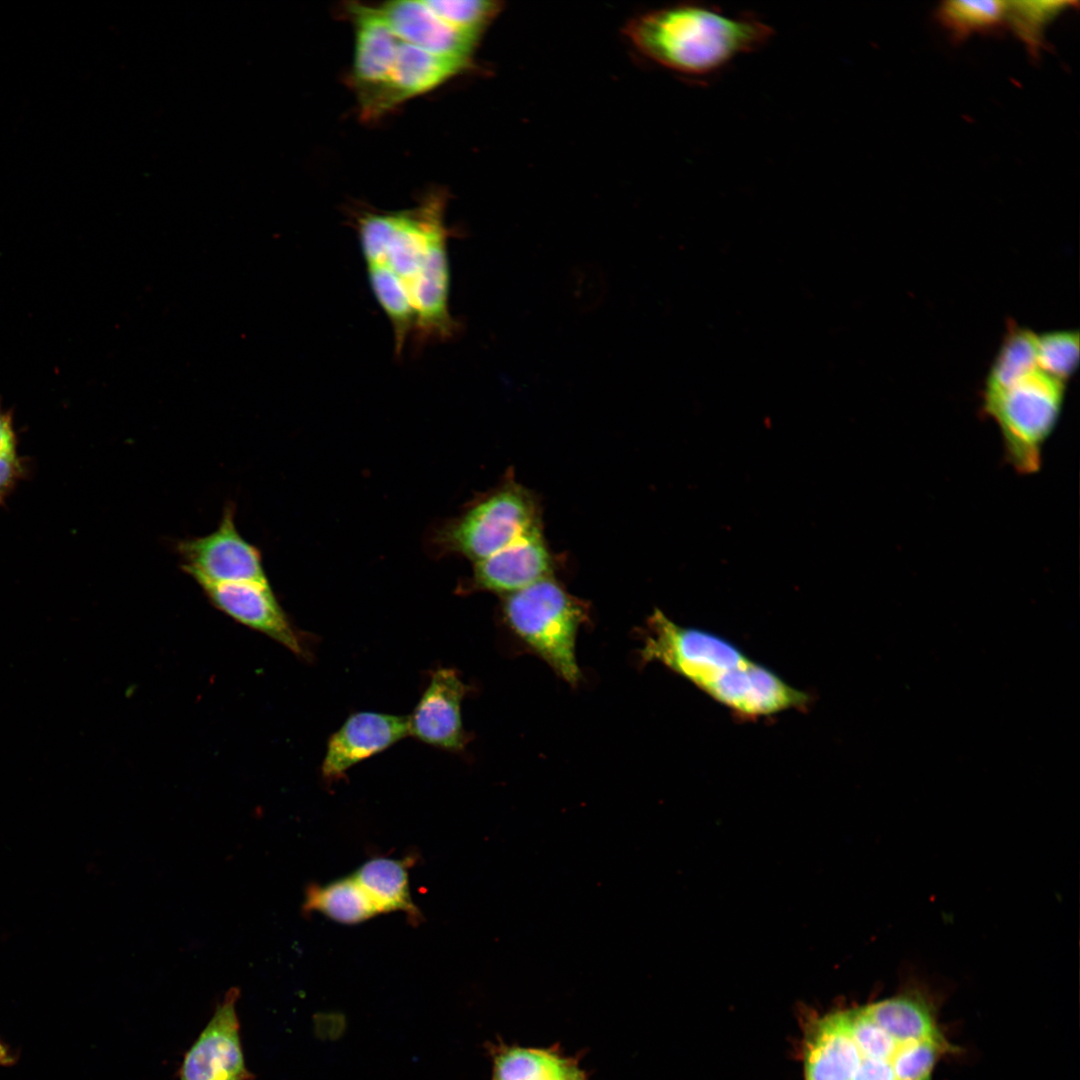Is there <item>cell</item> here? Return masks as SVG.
<instances>
[{
    "label": "cell",
    "instance_id": "6da1fadb",
    "mask_svg": "<svg viewBox=\"0 0 1080 1080\" xmlns=\"http://www.w3.org/2000/svg\"><path fill=\"white\" fill-rule=\"evenodd\" d=\"M640 656L643 663L663 664L746 720L806 709L811 702L808 693L792 687L730 641L678 625L659 609L648 617Z\"/></svg>",
    "mask_w": 1080,
    "mask_h": 1080
},
{
    "label": "cell",
    "instance_id": "7a4b0ae2",
    "mask_svg": "<svg viewBox=\"0 0 1080 1080\" xmlns=\"http://www.w3.org/2000/svg\"><path fill=\"white\" fill-rule=\"evenodd\" d=\"M625 34L658 65L687 76L708 77L766 46L774 32L757 16L681 3L634 18Z\"/></svg>",
    "mask_w": 1080,
    "mask_h": 1080
},
{
    "label": "cell",
    "instance_id": "3957f363",
    "mask_svg": "<svg viewBox=\"0 0 1080 1080\" xmlns=\"http://www.w3.org/2000/svg\"><path fill=\"white\" fill-rule=\"evenodd\" d=\"M446 202L445 193L436 190L412 208L365 211L356 219L366 265H378L390 271L412 305L414 293L428 270L448 259Z\"/></svg>",
    "mask_w": 1080,
    "mask_h": 1080
},
{
    "label": "cell",
    "instance_id": "277c9868",
    "mask_svg": "<svg viewBox=\"0 0 1080 1080\" xmlns=\"http://www.w3.org/2000/svg\"><path fill=\"white\" fill-rule=\"evenodd\" d=\"M505 623L563 680L576 685L581 671L576 639L588 618V608L551 576L505 595Z\"/></svg>",
    "mask_w": 1080,
    "mask_h": 1080
},
{
    "label": "cell",
    "instance_id": "5b68a950",
    "mask_svg": "<svg viewBox=\"0 0 1080 1080\" xmlns=\"http://www.w3.org/2000/svg\"><path fill=\"white\" fill-rule=\"evenodd\" d=\"M1065 385L1037 369L982 398L983 412L998 426L1008 462L1017 472L1039 470L1043 447L1061 415Z\"/></svg>",
    "mask_w": 1080,
    "mask_h": 1080
},
{
    "label": "cell",
    "instance_id": "8992f818",
    "mask_svg": "<svg viewBox=\"0 0 1080 1080\" xmlns=\"http://www.w3.org/2000/svg\"><path fill=\"white\" fill-rule=\"evenodd\" d=\"M538 527L535 496L510 480L445 526L438 538L447 550L477 563Z\"/></svg>",
    "mask_w": 1080,
    "mask_h": 1080
},
{
    "label": "cell",
    "instance_id": "52a82bcc",
    "mask_svg": "<svg viewBox=\"0 0 1080 1080\" xmlns=\"http://www.w3.org/2000/svg\"><path fill=\"white\" fill-rule=\"evenodd\" d=\"M233 505L216 530L178 543L183 570L196 583L268 582L260 551L238 532Z\"/></svg>",
    "mask_w": 1080,
    "mask_h": 1080
},
{
    "label": "cell",
    "instance_id": "ba28073f",
    "mask_svg": "<svg viewBox=\"0 0 1080 1080\" xmlns=\"http://www.w3.org/2000/svg\"><path fill=\"white\" fill-rule=\"evenodd\" d=\"M239 997L238 987L226 991L205 1027L185 1052L178 1071L180 1080L250 1079L237 1014Z\"/></svg>",
    "mask_w": 1080,
    "mask_h": 1080
},
{
    "label": "cell",
    "instance_id": "9c48e42d",
    "mask_svg": "<svg viewBox=\"0 0 1080 1080\" xmlns=\"http://www.w3.org/2000/svg\"><path fill=\"white\" fill-rule=\"evenodd\" d=\"M345 10L354 26L355 40L348 82L361 110L388 82L401 40L376 6L350 2Z\"/></svg>",
    "mask_w": 1080,
    "mask_h": 1080
},
{
    "label": "cell",
    "instance_id": "30bf717a",
    "mask_svg": "<svg viewBox=\"0 0 1080 1080\" xmlns=\"http://www.w3.org/2000/svg\"><path fill=\"white\" fill-rule=\"evenodd\" d=\"M210 602L237 622L276 640L303 656L299 633L279 605L269 582L238 581L198 584Z\"/></svg>",
    "mask_w": 1080,
    "mask_h": 1080
},
{
    "label": "cell",
    "instance_id": "8fae6325",
    "mask_svg": "<svg viewBox=\"0 0 1080 1080\" xmlns=\"http://www.w3.org/2000/svg\"><path fill=\"white\" fill-rule=\"evenodd\" d=\"M468 691L456 670H436L408 716L409 735L444 750H463L468 736L462 724L461 703Z\"/></svg>",
    "mask_w": 1080,
    "mask_h": 1080
},
{
    "label": "cell",
    "instance_id": "7c38bea8",
    "mask_svg": "<svg viewBox=\"0 0 1080 1080\" xmlns=\"http://www.w3.org/2000/svg\"><path fill=\"white\" fill-rule=\"evenodd\" d=\"M401 40V39H400ZM471 64L435 55L400 41L391 76L362 110L363 120H376L406 100L430 92L466 71Z\"/></svg>",
    "mask_w": 1080,
    "mask_h": 1080
},
{
    "label": "cell",
    "instance_id": "4fadbf2b",
    "mask_svg": "<svg viewBox=\"0 0 1080 1080\" xmlns=\"http://www.w3.org/2000/svg\"><path fill=\"white\" fill-rule=\"evenodd\" d=\"M407 735L408 717L370 711L351 714L328 739L322 775L327 780H336L352 766Z\"/></svg>",
    "mask_w": 1080,
    "mask_h": 1080
},
{
    "label": "cell",
    "instance_id": "5bb4252c",
    "mask_svg": "<svg viewBox=\"0 0 1080 1080\" xmlns=\"http://www.w3.org/2000/svg\"><path fill=\"white\" fill-rule=\"evenodd\" d=\"M376 7L402 41L435 55L472 64L480 39L446 24L424 0L388 1Z\"/></svg>",
    "mask_w": 1080,
    "mask_h": 1080
},
{
    "label": "cell",
    "instance_id": "9a60e30c",
    "mask_svg": "<svg viewBox=\"0 0 1080 1080\" xmlns=\"http://www.w3.org/2000/svg\"><path fill=\"white\" fill-rule=\"evenodd\" d=\"M551 573L552 557L538 527L475 563L472 585L478 590L507 595Z\"/></svg>",
    "mask_w": 1080,
    "mask_h": 1080
},
{
    "label": "cell",
    "instance_id": "2e32d148",
    "mask_svg": "<svg viewBox=\"0 0 1080 1080\" xmlns=\"http://www.w3.org/2000/svg\"><path fill=\"white\" fill-rule=\"evenodd\" d=\"M491 1080H589L575 1056L558 1046L544 1048L508 1045L490 1047Z\"/></svg>",
    "mask_w": 1080,
    "mask_h": 1080
},
{
    "label": "cell",
    "instance_id": "e0dca14e",
    "mask_svg": "<svg viewBox=\"0 0 1080 1080\" xmlns=\"http://www.w3.org/2000/svg\"><path fill=\"white\" fill-rule=\"evenodd\" d=\"M861 1059L844 1012L824 1017L813 1025L805 1048L807 1080H851Z\"/></svg>",
    "mask_w": 1080,
    "mask_h": 1080
},
{
    "label": "cell",
    "instance_id": "ac0fdd59",
    "mask_svg": "<svg viewBox=\"0 0 1080 1080\" xmlns=\"http://www.w3.org/2000/svg\"><path fill=\"white\" fill-rule=\"evenodd\" d=\"M898 1045L930 1040L946 1044L926 1001L915 994H903L862 1008Z\"/></svg>",
    "mask_w": 1080,
    "mask_h": 1080
},
{
    "label": "cell",
    "instance_id": "d6986e66",
    "mask_svg": "<svg viewBox=\"0 0 1080 1080\" xmlns=\"http://www.w3.org/2000/svg\"><path fill=\"white\" fill-rule=\"evenodd\" d=\"M409 860L373 858L361 865L352 877L364 890L378 913L403 912L417 922L420 912L409 892Z\"/></svg>",
    "mask_w": 1080,
    "mask_h": 1080
},
{
    "label": "cell",
    "instance_id": "ffe728a7",
    "mask_svg": "<svg viewBox=\"0 0 1080 1080\" xmlns=\"http://www.w3.org/2000/svg\"><path fill=\"white\" fill-rule=\"evenodd\" d=\"M1037 369V334L1009 321L986 375L982 398L1007 389Z\"/></svg>",
    "mask_w": 1080,
    "mask_h": 1080
},
{
    "label": "cell",
    "instance_id": "44dd1931",
    "mask_svg": "<svg viewBox=\"0 0 1080 1080\" xmlns=\"http://www.w3.org/2000/svg\"><path fill=\"white\" fill-rule=\"evenodd\" d=\"M305 895L304 912H319L339 923L357 924L379 914L352 876L326 885H311Z\"/></svg>",
    "mask_w": 1080,
    "mask_h": 1080
},
{
    "label": "cell",
    "instance_id": "7402d4cb",
    "mask_svg": "<svg viewBox=\"0 0 1080 1080\" xmlns=\"http://www.w3.org/2000/svg\"><path fill=\"white\" fill-rule=\"evenodd\" d=\"M366 266L374 296L391 323L395 353L400 354L409 336L415 333L416 315L413 305L390 271L378 265Z\"/></svg>",
    "mask_w": 1080,
    "mask_h": 1080
},
{
    "label": "cell",
    "instance_id": "603a6c76",
    "mask_svg": "<svg viewBox=\"0 0 1080 1080\" xmlns=\"http://www.w3.org/2000/svg\"><path fill=\"white\" fill-rule=\"evenodd\" d=\"M1006 15L1007 1L1001 0H950L937 10L941 24L957 39L995 29Z\"/></svg>",
    "mask_w": 1080,
    "mask_h": 1080
},
{
    "label": "cell",
    "instance_id": "cb8c5ba5",
    "mask_svg": "<svg viewBox=\"0 0 1080 1080\" xmlns=\"http://www.w3.org/2000/svg\"><path fill=\"white\" fill-rule=\"evenodd\" d=\"M1078 330L1058 329L1037 334L1038 369L1066 384L1079 364Z\"/></svg>",
    "mask_w": 1080,
    "mask_h": 1080
},
{
    "label": "cell",
    "instance_id": "d4e9b609",
    "mask_svg": "<svg viewBox=\"0 0 1080 1080\" xmlns=\"http://www.w3.org/2000/svg\"><path fill=\"white\" fill-rule=\"evenodd\" d=\"M424 1L446 24L479 39L502 9L501 2L490 0Z\"/></svg>",
    "mask_w": 1080,
    "mask_h": 1080
},
{
    "label": "cell",
    "instance_id": "484cf974",
    "mask_svg": "<svg viewBox=\"0 0 1080 1080\" xmlns=\"http://www.w3.org/2000/svg\"><path fill=\"white\" fill-rule=\"evenodd\" d=\"M1071 4L1067 1H1007L1006 21L1035 52L1041 47L1048 24Z\"/></svg>",
    "mask_w": 1080,
    "mask_h": 1080
},
{
    "label": "cell",
    "instance_id": "4316f807",
    "mask_svg": "<svg viewBox=\"0 0 1080 1080\" xmlns=\"http://www.w3.org/2000/svg\"><path fill=\"white\" fill-rule=\"evenodd\" d=\"M848 1031L862 1058L890 1061L898 1044L862 1010L844 1012Z\"/></svg>",
    "mask_w": 1080,
    "mask_h": 1080
},
{
    "label": "cell",
    "instance_id": "83f0119b",
    "mask_svg": "<svg viewBox=\"0 0 1080 1080\" xmlns=\"http://www.w3.org/2000/svg\"><path fill=\"white\" fill-rule=\"evenodd\" d=\"M946 1044L922 1040L898 1045L890 1060L896 1080H924Z\"/></svg>",
    "mask_w": 1080,
    "mask_h": 1080
},
{
    "label": "cell",
    "instance_id": "f1b7e54d",
    "mask_svg": "<svg viewBox=\"0 0 1080 1080\" xmlns=\"http://www.w3.org/2000/svg\"><path fill=\"white\" fill-rule=\"evenodd\" d=\"M851 1080H896L890 1061L862 1058Z\"/></svg>",
    "mask_w": 1080,
    "mask_h": 1080
},
{
    "label": "cell",
    "instance_id": "f546056e",
    "mask_svg": "<svg viewBox=\"0 0 1080 1080\" xmlns=\"http://www.w3.org/2000/svg\"><path fill=\"white\" fill-rule=\"evenodd\" d=\"M23 473V467L17 456L0 455V501L15 487Z\"/></svg>",
    "mask_w": 1080,
    "mask_h": 1080
},
{
    "label": "cell",
    "instance_id": "4dcf8cb0",
    "mask_svg": "<svg viewBox=\"0 0 1080 1080\" xmlns=\"http://www.w3.org/2000/svg\"><path fill=\"white\" fill-rule=\"evenodd\" d=\"M0 455L17 456V438L8 412L0 409Z\"/></svg>",
    "mask_w": 1080,
    "mask_h": 1080
},
{
    "label": "cell",
    "instance_id": "1f68e13d",
    "mask_svg": "<svg viewBox=\"0 0 1080 1080\" xmlns=\"http://www.w3.org/2000/svg\"><path fill=\"white\" fill-rule=\"evenodd\" d=\"M13 1061V1058L8 1052V1049L0 1041V1065H8Z\"/></svg>",
    "mask_w": 1080,
    "mask_h": 1080
},
{
    "label": "cell",
    "instance_id": "d6a6232c",
    "mask_svg": "<svg viewBox=\"0 0 1080 1080\" xmlns=\"http://www.w3.org/2000/svg\"><path fill=\"white\" fill-rule=\"evenodd\" d=\"M924 1080H930V1077H927V1078H925Z\"/></svg>",
    "mask_w": 1080,
    "mask_h": 1080
}]
</instances>
